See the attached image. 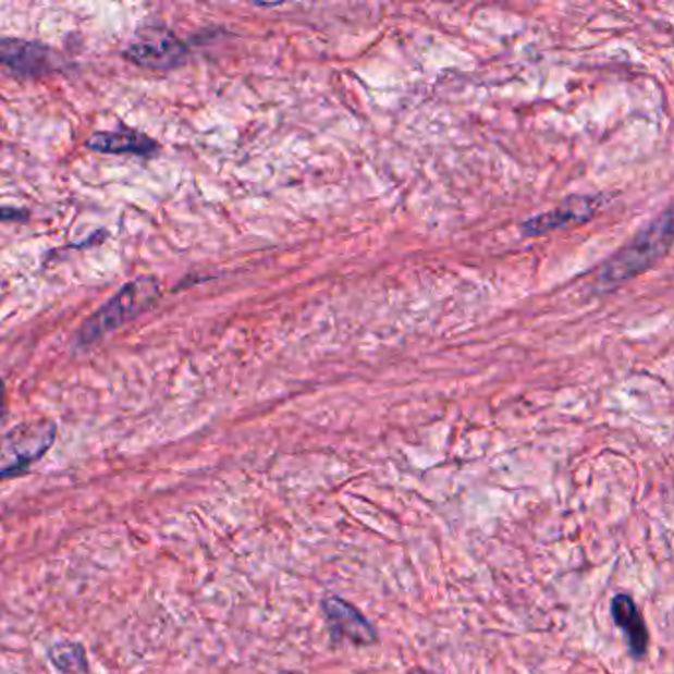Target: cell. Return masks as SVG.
Here are the masks:
<instances>
[{
  "mask_svg": "<svg viewBox=\"0 0 674 674\" xmlns=\"http://www.w3.org/2000/svg\"><path fill=\"white\" fill-rule=\"evenodd\" d=\"M188 46L164 26H145L128 44L125 58L147 70H172L183 65Z\"/></svg>",
  "mask_w": 674,
  "mask_h": 674,
  "instance_id": "4",
  "label": "cell"
},
{
  "mask_svg": "<svg viewBox=\"0 0 674 674\" xmlns=\"http://www.w3.org/2000/svg\"><path fill=\"white\" fill-rule=\"evenodd\" d=\"M50 661L64 673H82L87 669L86 651L79 642H56L50 649Z\"/></svg>",
  "mask_w": 674,
  "mask_h": 674,
  "instance_id": "10",
  "label": "cell"
},
{
  "mask_svg": "<svg viewBox=\"0 0 674 674\" xmlns=\"http://www.w3.org/2000/svg\"><path fill=\"white\" fill-rule=\"evenodd\" d=\"M673 240V210L666 208L661 218L645 228L629 246L620 249L610 261L601 268L598 283L603 290L617 287L623 281L635 278L645 269L651 268L657 259L669 252Z\"/></svg>",
  "mask_w": 674,
  "mask_h": 674,
  "instance_id": "1",
  "label": "cell"
},
{
  "mask_svg": "<svg viewBox=\"0 0 674 674\" xmlns=\"http://www.w3.org/2000/svg\"><path fill=\"white\" fill-rule=\"evenodd\" d=\"M611 615L621 633L625 635V641L629 645L633 657L641 659L649 649V632L642 620L641 611L637 610L632 596L617 593L611 601Z\"/></svg>",
  "mask_w": 674,
  "mask_h": 674,
  "instance_id": "9",
  "label": "cell"
},
{
  "mask_svg": "<svg viewBox=\"0 0 674 674\" xmlns=\"http://www.w3.org/2000/svg\"><path fill=\"white\" fill-rule=\"evenodd\" d=\"M0 65L16 75H44L56 70V56L48 46L22 38H0Z\"/></svg>",
  "mask_w": 674,
  "mask_h": 674,
  "instance_id": "6",
  "label": "cell"
},
{
  "mask_svg": "<svg viewBox=\"0 0 674 674\" xmlns=\"http://www.w3.org/2000/svg\"><path fill=\"white\" fill-rule=\"evenodd\" d=\"M58 429L52 419H30L0 436V481L28 471L54 445Z\"/></svg>",
  "mask_w": 674,
  "mask_h": 674,
  "instance_id": "3",
  "label": "cell"
},
{
  "mask_svg": "<svg viewBox=\"0 0 674 674\" xmlns=\"http://www.w3.org/2000/svg\"><path fill=\"white\" fill-rule=\"evenodd\" d=\"M322 613L329 623L332 639H343L358 647L375 645L378 635L360 611L353 603L341 600L336 596L324 598L321 603Z\"/></svg>",
  "mask_w": 674,
  "mask_h": 674,
  "instance_id": "5",
  "label": "cell"
},
{
  "mask_svg": "<svg viewBox=\"0 0 674 674\" xmlns=\"http://www.w3.org/2000/svg\"><path fill=\"white\" fill-rule=\"evenodd\" d=\"M9 414V397H7V385L0 378V419L7 418Z\"/></svg>",
  "mask_w": 674,
  "mask_h": 674,
  "instance_id": "12",
  "label": "cell"
},
{
  "mask_svg": "<svg viewBox=\"0 0 674 674\" xmlns=\"http://www.w3.org/2000/svg\"><path fill=\"white\" fill-rule=\"evenodd\" d=\"M161 295V283L155 278H139L127 283L115 297L94 313L77 332V343L91 344L103 334L115 331L121 324L135 319L143 310L149 309Z\"/></svg>",
  "mask_w": 674,
  "mask_h": 674,
  "instance_id": "2",
  "label": "cell"
},
{
  "mask_svg": "<svg viewBox=\"0 0 674 674\" xmlns=\"http://www.w3.org/2000/svg\"><path fill=\"white\" fill-rule=\"evenodd\" d=\"M409 674H438V673H429L426 669H414Z\"/></svg>",
  "mask_w": 674,
  "mask_h": 674,
  "instance_id": "13",
  "label": "cell"
},
{
  "mask_svg": "<svg viewBox=\"0 0 674 674\" xmlns=\"http://www.w3.org/2000/svg\"><path fill=\"white\" fill-rule=\"evenodd\" d=\"M30 215L21 208H11V206H0V220L2 222H28Z\"/></svg>",
  "mask_w": 674,
  "mask_h": 674,
  "instance_id": "11",
  "label": "cell"
},
{
  "mask_svg": "<svg viewBox=\"0 0 674 674\" xmlns=\"http://www.w3.org/2000/svg\"><path fill=\"white\" fill-rule=\"evenodd\" d=\"M601 196H569L547 215L535 216L523 224V234L528 237L547 234L567 224H581L600 210Z\"/></svg>",
  "mask_w": 674,
  "mask_h": 674,
  "instance_id": "7",
  "label": "cell"
},
{
  "mask_svg": "<svg viewBox=\"0 0 674 674\" xmlns=\"http://www.w3.org/2000/svg\"><path fill=\"white\" fill-rule=\"evenodd\" d=\"M86 149L103 155L155 157L159 152V143L137 128L121 127L118 131H97L86 140Z\"/></svg>",
  "mask_w": 674,
  "mask_h": 674,
  "instance_id": "8",
  "label": "cell"
}]
</instances>
